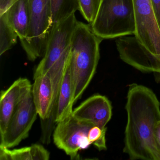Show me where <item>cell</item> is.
<instances>
[{
	"mask_svg": "<svg viewBox=\"0 0 160 160\" xmlns=\"http://www.w3.org/2000/svg\"><path fill=\"white\" fill-rule=\"evenodd\" d=\"M125 108L127 122L123 152L132 160H160L154 137L160 120V103L155 93L143 85H129Z\"/></svg>",
	"mask_w": 160,
	"mask_h": 160,
	"instance_id": "6da1fadb",
	"label": "cell"
},
{
	"mask_svg": "<svg viewBox=\"0 0 160 160\" xmlns=\"http://www.w3.org/2000/svg\"><path fill=\"white\" fill-rule=\"evenodd\" d=\"M102 40L93 32L91 25L78 22L72 36L68 59L75 102L81 98L95 74Z\"/></svg>",
	"mask_w": 160,
	"mask_h": 160,
	"instance_id": "7a4b0ae2",
	"label": "cell"
},
{
	"mask_svg": "<svg viewBox=\"0 0 160 160\" xmlns=\"http://www.w3.org/2000/svg\"><path fill=\"white\" fill-rule=\"evenodd\" d=\"M92 123L81 121L72 115L58 122L53 134L56 146L62 150L71 159H79V151L86 149L93 145L99 151L107 149L106 132Z\"/></svg>",
	"mask_w": 160,
	"mask_h": 160,
	"instance_id": "3957f363",
	"label": "cell"
},
{
	"mask_svg": "<svg viewBox=\"0 0 160 160\" xmlns=\"http://www.w3.org/2000/svg\"><path fill=\"white\" fill-rule=\"evenodd\" d=\"M91 27L93 32L102 40L134 35L136 22L133 0H101Z\"/></svg>",
	"mask_w": 160,
	"mask_h": 160,
	"instance_id": "277c9868",
	"label": "cell"
},
{
	"mask_svg": "<svg viewBox=\"0 0 160 160\" xmlns=\"http://www.w3.org/2000/svg\"><path fill=\"white\" fill-rule=\"evenodd\" d=\"M31 22L28 33L21 42L30 61H34L45 53L52 26L50 0H29Z\"/></svg>",
	"mask_w": 160,
	"mask_h": 160,
	"instance_id": "5b68a950",
	"label": "cell"
},
{
	"mask_svg": "<svg viewBox=\"0 0 160 160\" xmlns=\"http://www.w3.org/2000/svg\"><path fill=\"white\" fill-rule=\"evenodd\" d=\"M78 22L75 13L73 14L52 29L45 53L35 69L33 78L45 74L54 64L69 56Z\"/></svg>",
	"mask_w": 160,
	"mask_h": 160,
	"instance_id": "8992f818",
	"label": "cell"
},
{
	"mask_svg": "<svg viewBox=\"0 0 160 160\" xmlns=\"http://www.w3.org/2000/svg\"><path fill=\"white\" fill-rule=\"evenodd\" d=\"M38 115L32 90L18 105L4 133L1 136V147L11 148L28 137Z\"/></svg>",
	"mask_w": 160,
	"mask_h": 160,
	"instance_id": "52a82bcc",
	"label": "cell"
},
{
	"mask_svg": "<svg viewBox=\"0 0 160 160\" xmlns=\"http://www.w3.org/2000/svg\"><path fill=\"white\" fill-rule=\"evenodd\" d=\"M136 22L135 36L160 58V29L151 0H133Z\"/></svg>",
	"mask_w": 160,
	"mask_h": 160,
	"instance_id": "ba28073f",
	"label": "cell"
},
{
	"mask_svg": "<svg viewBox=\"0 0 160 160\" xmlns=\"http://www.w3.org/2000/svg\"><path fill=\"white\" fill-rule=\"evenodd\" d=\"M116 44L122 60L143 72H153L160 78V58L150 52L135 35L119 37Z\"/></svg>",
	"mask_w": 160,
	"mask_h": 160,
	"instance_id": "9c48e42d",
	"label": "cell"
},
{
	"mask_svg": "<svg viewBox=\"0 0 160 160\" xmlns=\"http://www.w3.org/2000/svg\"><path fill=\"white\" fill-rule=\"evenodd\" d=\"M112 109L111 102L106 96L95 94L75 108L72 116L78 120L107 129L106 126L112 117Z\"/></svg>",
	"mask_w": 160,
	"mask_h": 160,
	"instance_id": "30bf717a",
	"label": "cell"
},
{
	"mask_svg": "<svg viewBox=\"0 0 160 160\" xmlns=\"http://www.w3.org/2000/svg\"><path fill=\"white\" fill-rule=\"evenodd\" d=\"M32 85L26 78H18L5 90L1 92L0 135H2L18 105L32 90Z\"/></svg>",
	"mask_w": 160,
	"mask_h": 160,
	"instance_id": "8fae6325",
	"label": "cell"
},
{
	"mask_svg": "<svg viewBox=\"0 0 160 160\" xmlns=\"http://www.w3.org/2000/svg\"><path fill=\"white\" fill-rule=\"evenodd\" d=\"M32 92L33 102L41 120L50 118L54 107V92L52 81L47 74L33 78Z\"/></svg>",
	"mask_w": 160,
	"mask_h": 160,
	"instance_id": "7c38bea8",
	"label": "cell"
},
{
	"mask_svg": "<svg viewBox=\"0 0 160 160\" xmlns=\"http://www.w3.org/2000/svg\"><path fill=\"white\" fill-rule=\"evenodd\" d=\"M74 97L73 84L68 61L57 100L55 116L56 124L72 115L73 110V106L75 103Z\"/></svg>",
	"mask_w": 160,
	"mask_h": 160,
	"instance_id": "4fadbf2b",
	"label": "cell"
},
{
	"mask_svg": "<svg viewBox=\"0 0 160 160\" xmlns=\"http://www.w3.org/2000/svg\"><path fill=\"white\" fill-rule=\"evenodd\" d=\"M4 14L20 41L26 39L28 33L31 22L29 0H18Z\"/></svg>",
	"mask_w": 160,
	"mask_h": 160,
	"instance_id": "5bb4252c",
	"label": "cell"
},
{
	"mask_svg": "<svg viewBox=\"0 0 160 160\" xmlns=\"http://www.w3.org/2000/svg\"><path fill=\"white\" fill-rule=\"evenodd\" d=\"M49 152L40 144L11 149L0 146L1 160H48Z\"/></svg>",
	"mask_w": 160,
	"mask_h": 160,
	"instance_id": "9a60e30c",
	"label": "cell"
},
{
	"mask_svg": "<svg viewBox=\"0 0 160 160\" xmlns=\"http://www.w3.org/2000/svg\"><path fill=\"white\" fill-rule=\"evenodd\" d=\"M52 9V28L79 11L78 0H50Z\"/></svg>",
	"mask_w": 160,
	"mask_h": 160,
	"instance_id": "2e32d148",
	"label": "cell"
},
{
	"mask_svg": "<svg viewBox=\"0 0 160 160\" xmlns=\"http://www.w3.org/2000/svg\"><path fill=\"white\" fill-rule=\"evenodd\" d=\"M17 33L10 25L5 14L0 15V55L10 50L17 43Z\"/></svg>",
	"mask_w": 160,
	"mask_h": 160,
	"instance_id": "e0dca14e",
	"label": "cell"
},
{
	"mask_svg": "<svg viewBox=\"0 0 160 160\" xmlns=\"http://www.w3.org/2000/svg\"><path fill=\"white\" fill-rule=\"evenodd\" d=\"M79 11L84 18L91 24L96 17L101 0H78Z\"/></svg>",
	"mask_w": 160,
	"mask_h": 160,
	"instance_id": "ac0fdd59",
	"label": "cell"
},
{
	"mask_svg": "<svg viewBox=\"0 0 160 160\" xmlns=\"http://www.w3.org/2000/svg\"><path fill=\"white\" fill-rule=\"evenodd\" d=\"M18 0H0V15L6 11Z\"/></svg>",
	"mask_w": 160,
	"mask_h": 160,
	"instance_id": "d6986e66",
	"label": "cell"
},
{
	"mask_svg": "<svg viewBox=\"0 0 160 160\" xmlns=\"http://www.w3.org/2000/svg\"><path fill=\"white\" fill-rule=\"evenodd\" d=\"M151 1L160 29V0H151Z\"/></svg>",
	"mask_w": 160,
	"mask_h": 160,
	"instance_id": "ffe728a7",
	"label": "cell"
},
{
	"mask_svg": "<svg viewBox=\"0 0 160 160\" xmlns=\"http://www.w3.org/2000/svg\"><path fill=\"white\" fill-rule=\"evenodd\" d=\"M154 137L156 144L160 152V120L157 122L155 127Z\"/></svg>",
	"mask_w": 160,
	"mask_h": 160,
	"instance_id": "44dd1931",
	"label": "cell"
}]
</instances>
